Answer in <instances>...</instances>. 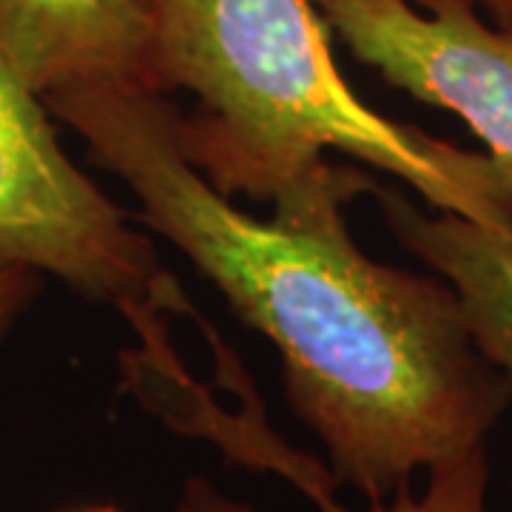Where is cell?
I'll use <instances>...</instances> for the list:
<instances>
[{
	"mask_svg": "<svg viewBox=\"0 0 512 512\" xmlns=\"http://www.w3.org/2000/svg\"><path fill=\"white\" fill-rule=\"evenodd\" d=\"M43 103L131 188L134 222L165 237L282 359L293 413L330 476L365 501L487 444L512 379L476 348L439 274L382 265L345 211L259 220L183 154L177 106L140 86H72Z\"/></svg>",
	"mask_w": 512,
	"mask_h": 512,
	"instance_id": "obj_1",
	"label": "cell"
},
{
	"mask_svg": "<svg viewBox=\"0 0 512 512\" xmlns=\"http://www.w3.org/2000/svg\"><path fill=\"white\" fill-rule=\"evenodd\" d=\"M328 35L313 0H157V92L197 97L191 117L177 114L191 165L225 197L313 217L379 185L328 163V151H342L393 174L433 211L512 237V185L493 157L365 106Z\"/></svg>",
	"mask_w": 512,
	"mask_h": 512,
	"instance_id": "obj_2",
	"label": "cell"
},
{
	"mask_svg": "<svg viewBox=\"0 0 512 512\" xmlns=\"http://www.w3.org/2000/svg\"><path fill=\"white\" fill-rule=\"evenodd\" d=\"M43 97L0 49V262L55 276L157 339V311H185L151 239L63 151Z\"/></svg>",
	"mask_w": 512,
	"mask_h": 512,
	"instance_id": "obj_3",
	"label": "cell"
},
{
	"mask_svg": "<svg viewBox=\"0 0 512 512\" xmlns=\"http://www.w3.org/2000/svg\"><path fill=\"white\" fill-rule=\"evenodd\" d=\"M393 89L461 117L512 185V32L470 0H313Z\"/></svg>",
	"mask_w": 512,
	"mask_h": 512,
	"instance_id": "obj_4",
	"label": "cell"
},
{
	"mask_svg": "<svg viewBox=\"0 0 512 512\" xmlns=\"http://www.w3.org/2000/svg\"><path fill=\"white\" fill-rule=\"evenodd\" d=\"M157 0H0V49L40 97L154 80Z\"/></svg>",
	"mask_w": 512,
	"mask_h": 512,
	"instance_id": "obj_5",
	"label": "cell"
},
{
	"mask_svg": "<svg viewBox=\"0 0 512 512\" xmlns=\"http://www.w3.org/2000/svg\"><path fill=\"white\" fill-rule=\"evenodd\" d=\"M393 237L458 296L476 348L512 379V237L456 214H430L396 188L376 185Z\"/></svg>",
	"mask_w": 512,
	"mask_h": 512,
	"instance_id": "obj_6",
	"label": "cell"
},
{
	"mask_svg": "<svg viewBox=\"0 0 512 512\" xmlns=\"http://www.w3.org/2000/svg\"><path fill=\"white\" fill-rule=\"evenodd\" d=\"M239 461L291 478L316 504V512H490L487 444L430 467L424 473L421 490H416L413 484H404L387 498L365 501V507L359 510L345 507L336 498V481L328 467L282 444L265 421L248 433L239 450ZM174 512H256V507L217 490V484H211L205 476H188Z\"/></svg>",
	"mask_w": 512,
	"mask_h": 512,
	"instance_id": "obj_7",
	"label": "cell"
},
{
	"mask_svg": "<svg viewBox=\"0 0 512 512\" xmlns=\"http://www.w3.org/2000/svg\"><path fill=\"white\" fill-rule=\"evenodd\" d=\"M37 285H40V276L35 271L0 262V339L12 328V322L23 313V308L32 302Z\"/></svg>",
	"mask_w": 512,
	"mask_h": 512,
	"instance_id": "obj_8",
	"label": "cell"
},
{
	"mask_svg": "<svg viewBox=\"0 0 512 512\" xmlns=\"http://www.w3.org/2000/svg\"><path fill=\"white\" fill-rule=\"evenodd\" d=\"M484 18L512 32V0H470Z\"/></svg>",
	"mask_w": 512,
	"mask_h": 512,
	"instance_id": "obj_9",
	"label": "cell"
},
{
	"mask_svg": "<svg viewBox=\"0 0 512 512\" xmlns=\"http://www.w3.org/2000/svg\"><path fill=\"white\" fill-rule=\"evenodd\" d=\"M72 512H123L120 507H114V504H94V507H80V510Z\"/></svg>",
	"mask_w": 512,
	"mask_h": 512,
	"instance_id": "obj_10",
	"label": "cell"
}]
</instances>
